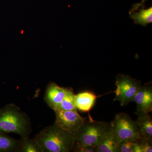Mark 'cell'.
<instances>
[{
	"label": "cell",
	"mask_w": 152,
	"mask_h": 152,
	"mask_svg": "<svg viewBox=\"0 0 152 152\" xmlns=\"http://www.w3.org/2000/svg\"><path fill=\"white\" fill-rule=\"evenodd\" d=\"M119 144L111 129L101 140L98 145L97 152H118Z\"/></svg>",
	"instance_id": "obj_12"
},
{
	"label": "cell",
	"mask_w": 152,
	"mask_h": 152,
	"mask_svg": "<svg viewBox=\"0 0 152 152\" xmlns=\"http://www.w3.org/2000/svg\"><path fill=\"white\" fill-rule=\"evenodd\" d=\"M136 121L140 131L141 140L152 141V119L149 114L138 116Z\"/></svg>",
	"instance_id": "obj_11"
},
{
	"label": "cell",
	"mask_w": 152,
	"mask_h": 152,
	"mask_svg": "<svg viewBox=\"0 0 152 152\" xmlns=\"http://www.w3.org/2000/svg\"><path fill=\"white\" fill-rule=\"evenodd\" d=\"M19 140L0 131V152H17Z\"/></svg>",
	"instance_id": "obj_13"
},
{
	"label": "cell",
	"mask_w": 152,
	"mask_h": 152,
	"mask_svg": "<svg viewBox=\"0 0 152 152\" xmlns=\"http://www.w3.org/2000/svg\"><path fill=\"white\" fill-rule=\"evenodd\" d=\"M140 152H152V141L140 139L139 140Z\"/></svg>",
	"instance_id": "obj_17"
},
{
	"label": "cell",
	"mask_w": 152,
	"mask_h": 152,
	"mask_svg": "<svg viewBox=\"0 0 152 152\" xmlns=\"http://www.w3.org/2000/svg\"><path fill=\"white\" fill-rule=\"evenodd\" d=\"M0 131L17 134L21 138L29 137L32 131L31 120L18 106L9 104L0 108Z\"/></svg>",
	"instance_id": "obj_2"
},
{
	"label": "cell",
	"mask_w": 152,
	"mask_h": 152,
	"mask_svg": "<svg viewBox=\"0 0 152 152\" xmlns=\"http://www.w3.org/2000/svg\"><path fill=\"white\" fill-rule=\"evenodd\" d=\"M133 102L137 105V115L149 114L152 111V87L151 83L141 86L136 93Z\"/></svg>",
	"instance_id": "obj_7"
},
{
	"label": "cell",
	"mask_w": 152,
	"mask_h": 152,
	"mask_svg": "<svg viewBox=\"0 0 152 152\" xmlns=\"http://www.w3.org/2000/svg\"><path fill=\"white\" fill-rule=\"evenodd\" d=\"M116 89L114 91L115 97L114 101H118L121 106H126L133 102L136 93L141 86V82L124 74H120L116 77Z\"/></svg>",
	"instance_id": "obj_5"
},
{
	"label": "cell",
	"mask_w": 152,
	"mask_h": 152,
	"mask_svg": "<svg viewBox=\"0 0 152 152\" xmlns=\"http://www.w3.org/2000/svg\"><path fill=\"white\" fill-rule=\"evenodd\" d=\"M66 88L58 86L56 83L48 85L45 95V101L48 105L53 110L58 109L66 94Z\"/></svg>",
	"instance_id": "obj_9"
},
{
	"label": "cell",
	"mask_w": 152,
	"mask_h": 152,
	"mask_svg": "<svg viewBox=\"0 0 152 152\" xmlns=\"http://www.w3.org/2000/svg\"><path fill=\"white\" fill-rule=\"evenodd\" d=\"M98 146H77L74 147L72 151L76 152H97Z\"/></svg>",
	"instance_id": "obj_18"
},
{
	"label": "cell",
	"mask_w": 152,
	"mask_h": 152,
	"mask_svg": "<svg viewBox=\"0 0 152 152\" xmlns=\"http://www.w3.org/2000/svg\"><path fill=\"white\" fill-rule=\"evenodd\" d=\"M145 4L141 2L133 5L129 14L135 24L145 27L152 22V7L147 8Z\"/></svg>",
	"instance_id": "obj_8"
},
{
	"label": "cell",
	"mask_w": 152,
	"mask_h": 152,
	"mask_svg": "<svg viewBox=\"0 0 152 152\" xmlns=\"http://www.w3.org/2000/svg\"><path fill=\"white\" fill-rule=\"evenodd\" d=\"M35 138L43 152H69L73 146L75 134L54 123L44 128Z\"/></svg>",
	"instance_id": "obj_1"
},
{
	"label": "cell",
	"mask_w": 152,
	"mask_h": 152,
	"mask_svg": "<svg viewBox=\"0 0 152 152\" xmlns=\"http://www.w3.org/2000/svg\"><path fill=\"white\" fill-rule=\"evenodd\" d=\"M17 152H43L39 144L35 139L29 137L21 138Z\"/></svg>",
	"instance_id": "obj_14"
},
{
	"label": "cell",
	"mask_w": 152,
	"mask_h": 152,
	"mask_svg": "<svg viewBox=\"0 0 152 152\" xmlns=\"http://www.w3.org/2000/svg\"><path fill=\"white\" fill-rule=\"evenodd\" d=\"M58 109L63 110L77 111L75 95L74 94L72 90L66 88L65 96Z\"/></svg>",
	"instance_id": "obj_15"
},
{
	"label": "cell",
	"mask_w": 152,
	"mask_h": 152,
	"mask_svg": "<svg viewBox=\"0 0 152 152\" xmlns=\"http://www.w3.org/2000/svg\"><path fill=\"white\" fill-rule=\"evenodd\" d=\"M147 0H142V2L145 3V4L146 2L147 1Z\"/></svg>",
	"instance_id": "obj_19"
},
{
	"label": "cell",
	"mask_w": 152,
	"mask_h": 152,
	"mask_svg": "<svg viewBox=\"0 0 152 152\" xmlns=\"http://www.w3.org/2000/svg\"><path fill=\"white\" fill-rule=\"evenodd\" d=\"M139 140L121 142L119 144L118 152H140Z\"/></svg>",
	"instance_id": "obj_16"
},
{
	"label": "cell",
	"mask_w": 152,
	"mask_h": 152,
	"mask_svg": "<svg viewBox=\"0 0 152 152\" xmlns=\"http://www.w3.org/2000/svg\"><path fill=\"white\" fill-rule=\"evenodd\" d=\"M110 129L108 123L96 121L91 118L90 121L85 120L75 134L72 148L77 146H98L104 136Z\"/></svg>",
	"instance_id": "obj_3"
},
{
	"label": "cell",
	"mask_w": 152,
	"mask_h": 152,
	"mask_svg": "<svg viewBox=\"0 0 152 152\" xmlns=\"http://www.w3.org/2000/svg\"><path fill=\"white\" fill-rule=\"evenodd\" d=\"M56 115L55 123L61 128L74 134L77 132L86 118L80 115L77 111L54 110Z\"/></svg>",
	"instance_id": "obj_6"
},
{
	"label": "cell",
	"mask_w": 152,
	"mask_h": 152,
	"mask_svg": "<svg viewBox=\"0 0 152 152\" xmlns=\"http://www.w3.org/2000/svg\"><path fill=\"white\" fill-rule=\"evenodd\" d=\"M97 96L94 93L86 91L75 95L77 110L83 112H89L94 105Z\"/></svg>",
	"instance_id": "obj_10"
},
{
	"label": "cell",
	"mask_w": 152,
	"mask_h": 152,
	"mask_svg": "<svg viewBox=\"0 0 152 152\" xmlns=\"http://www.w3.org/2000/svg\"><path fill=\"white\" fill-rule=\"evenodd\" d=\"M112 133L119 143L126 140H137L141 138L136 121L125 113L117 114L110 123Z\"/></svg>",
	"instance_id": "obj_4"
}]
</instances>
